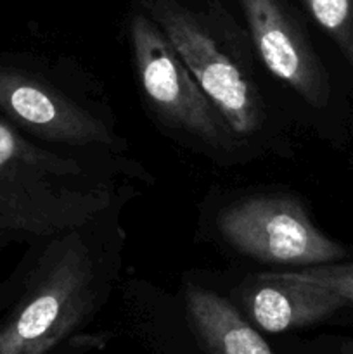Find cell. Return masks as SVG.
<instances>
[{
	"label": "cell",
	"instance_id": "obj_1",
	"mask_svg": "<svg viewBox=\"0 0 353 354\" xmlns=\"http://www.w3.org/2000/svg\"><path fill=\"white\" fill-rule=\"evenodd\" d=\"M114 209L33 244L31 261L16 272V299L0 320V354L51 353L99 310L121 261V230L107 223Z\"/></svg>",
	"mask_w": 353,
	"mask_h": 354
},
{
	"label": "cell",
	"instance_id": "obj_2",
	"mask_svg": "<svg viewBox=\"0 0 353 354\" xmlns=\"http://www.w3.org/2000/svg\"><path fill=\"white\" fill-rule=\"evenodd\" d=\"M109 156L54 151L0 116V248L38 244L123 204Z\"/></svg>",
	"mask_w": 353,
	"mask_h": 354
},
{
	"label": "cell",
	"instance_id": "obj_3",
	"mask_svg": "<svg viewBox=\"0 0 353 354\" xmlns=\"http://www.w3.org/2000/svg\"><path fill=\"white\" fill-rule=\"evenodd\" d=\"M147 10L228 130L237 137L258 135L266 120L262 95L241 64L221 47L213 21L176 0H149Z\"/></svg>",
	"mask_w": 353,
	"mask_h": 354
},
{
	"label": "cell",
	"instance_id": "obj_4",
	"mask_svg": "<svg viewBox=\"0 0 353 354\" xmlns=\"http://www.w3.org/2000/svg\"><path fill=\"white\" fill-rule=\"evenodd\" d=\"M0 116L23 133L66 151L111 154L121 138L30 66L0 57Z\"/></svg>",
	"mask_w": 353,
	"mask_h": 354
},
{
	"label": "cell",
	"instance_id": "obj_5",
	"mask_svg": "<svg viewBox=\"0 0 353 354\" xmlns=\"http://www.w3.org/2000/svg\"><path fill=\"white\" fill-rule=\"evenodd\" d=\"M218 228L230 248L272 265H329L346 258V249L311 223L305 207L287 196H255L225 207Z\"/></svg>",
	"mask_w": 353,
	"mask_h": 354
},
{
	"label": "cell",
	"instance_id": "obj_6",
	"mask_svg": "<svg viewBox=\"0 0 353 354\" xmlns=\"http://www.w3.org/2000/svg\"><path fill=\"white\" fill-rule=\"evenodd\" d=\"M130 44L142 92L161 120L213 149L234 145L221 114L151 17H132Z\"/></svg>",
	"mask_w": 353,
	"mask_h": 354
},
{
	"label": "cell",
	"instance_id": "obj_7",
	"mask_svg": "<svg viewBox=\"0 0 353 354\" xmlns=\"http://www.w3.org/2000/svg\"><path fill=\"white\" fill-rule=\"evenodd\" d=\"M253 44L279 82L314 107L329 100L324 68L296 17L282 0H239Z\"/></svg>",
	"mask_w": 353,
	"mask_h": 354
},
{
	"label": "cell",
	"instance_id": "obj_8",
	"mask_svg": "<svg viewBox=\"0 0 353 354\" xmlns=\"http://www.w3.org/2000/svg\"><path fill=\"white\" fill-rule=\"evenodd\" d=\"M239 299L249 320L270 334L320 324L348 306L334 290L296 270L249 277L239 287Z\"/></svg>",
	"mask_w": 353,
	"mask_h": 354
},
{
	"label": "cell",
	"instance_id": "obj_9",
	"mask_svg": "<svg viewBox=\"0 0 353 354\" xmlns=\"http://www.w3.org/2000/svg\"><path fill=\"white\" fill-rule=\"evenodd\" d=\"M185 310L206 354H273L260 332L225 297L192 286L185 290Z\"/></svg>",
	"mask_w": 353,
	"mask_h": 354
},
{
	"label": "cell",
	"instance_id": "obj_10",
	"mask_svg": "<svg viewBox=\"0 0 353 354\" xmlns=\"http://www.w3.org/2000/svg\"><path fill=\"white\" fill-rule=\"evenodd\" d=\"M303 3L353 64V0H303Z\"/></svg>",
	"mask_w": 353,
	"mask_h": 354
},
{
	"label": "cell",
	"instance_id": "obj_11",
	"mask_svg": "<svg viewBox=\"0 0 353 354\" xmlns=\"http://www.w3.org/2000/svg\"><path fill=\"white\" fill-rule=\"evenodd\" d=\"M300 275L322 283L346 301L353 308V263H329L296 270Z\"/></svg>",
	"mask_w": 353,
	"mask_h": 354
},
{
	"label": "cell",
	"instance_id": "obj_12",
	"mask_svg": "<svg viewBox=\"0 0 353 354\" xmlns=\"http://www.w3.org/2000/svg\"><path fill=\"white\" fill-rule=\"evenodd\" d=\"M334 354H353V339H343L336 344Z\"/></svg>",
	"mask_w": 353,
	"mask_h": 354
}]
</instances>
